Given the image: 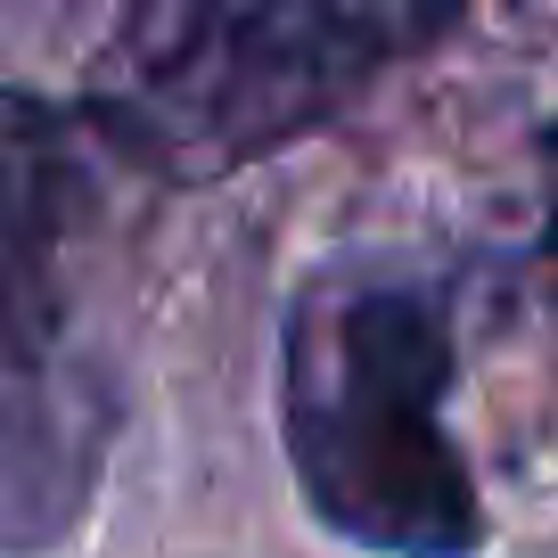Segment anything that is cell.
<instances>
[{
	"label": "cell",
	"instance_id": "6da1fadb",
	"mask_svg": "<svg viewBox=\"0 0 558 558\" xmlns=\"http://www.w3.org/2000/svg\"><path fill=\"white\" fill-rule=\"evenodd\" d=\"M452 337L427 288L395 271L313 279L279 337V436L337 542L386 558H476V501L444 427Z\"/></svg>",
	"mask_w": 558,
	"mask_h": 558
},
{
	"label": "cell",
	"instance_id": "7a4b0ae2",
	"mask_svg": "<svg viewBox=\"0 0 558 558\" xmlns=\"http://www.w3.org/2000/svg\"><path fill=\"white\" fill-rule=\"evenodd\" d=\"M83 197L74 123L0 83V558L83 534L116 452V369L74 296Z\"/></svg>",
	"mask_w": 558,
	"mask_h": 558
},
{
	"label": "cell",
	"instance_id": "3957f363",
	"mask_svg": "<svg viewBox=\"0 0 558 558\" xmlns=\"http://www.w3.org/2000/svg\"><path fill=\"white\" fill-rule=\"evenodd\" d=\"M436 34L418 9H140L107 50V123L165 173H230L345 116Z\"/></svg>",
	"mask_w": 558,
	"mask_h": 558
}]
</instances>
